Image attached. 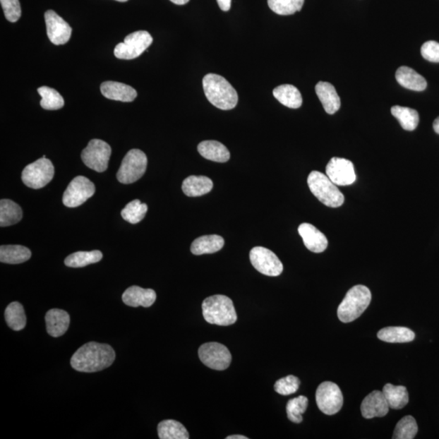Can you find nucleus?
<instances>
[{"mask_svg": "<svg viewBox=\"0 0 439 439\" xmlns=\"http://www.w3.org/2000/svg\"><path fill=\"white\" fill-rule=\"evenodd\" d=\"M116 1L124 3V2H127L128 0H116Z\"/></svg>", "mask_w": 439, "mask_h": 439, "instance_id": "nucleus-47", "label": "nucleus"}, {"mask_svg": "<svg viewBox=\"0 0 439 439\" xmlns=\"http://www.w3.org/2000/svg\"><path fill=\"white\" fill-rule=\"evenodd\" d=\"M217 1L218 6L224 11V12H228L230 8H231L232 0H217Z\"/></svg>", "mask_w": 439, "mask_h": 439, "instance_id": "nucleus-43", "label": "nucleus"}, {"mask_svg": "<svg viewBox=\"0 0 439 439\" xmlns=\"http://www.w3.org/2000/svg\"><path fill=\"white\" fill-rule=\"evenodd\" d=\"M203 88L208 101L217 109L231 110L236 107L238 93L226 78L208 73L203 79Z\"/></svg>", "mask_w": 439, "mask_h": 439, "instance_id": "nucleus-2", "label": "nucleus"}, {"mask_svg": "<svg viewBox=\"0 0 439 439\" xmlns=\"http://www.w3.org/2000/svg\"><path fill=\"white\" fill-rule=\"evenodd\" d=\"M423 58L431 62L439 63V44L435 41H428L421 49Z\"/></svg>", "mask_w": 439, "mask_h": 439, "instance_id": "nucleus-42", "label": "nucleus"}, {"mask_svg": "<svg viewBox=\"0 0 439 439\" xmlns=\"http://www.w3.org/2000/svg\"><path fill=\"white\" fill-rule=\"evenodd\" d=\"M227 439H248V437L243 435H230L227 438Z\"/></svg>", "mask_w": 439, "mask_h": 439, "instance_id": "nucleus-46", "label": "nucleus"}, {"mask_svg": "<svg viewBox=\"0 0 439 439\" xmlns=\"http://www.w3.org/2000/svg\"><path fill=\"white\" fill-rule=\"evenodd\" d=\"M48 39L55 45H64L71 40L72 28L53 10L44 14Z\"/></svg>", "mask_w": 439, "mask_h": 439, "instance_id": "nucleus-15", "label": "nucleus"}, {"mask_svg": "<svg viewBox=\"0 0 439 439\" xmlns=\"http://www.w3.org/2000/svg\"><path fill=\"white\" fill-rule=\"evenodd\" d=\"M304 0H267L269 7L275 13L288 16L299 12L303 6Z\"/></svg>", "mask_w": 439, "mask_h": 439, "instance_id": "nucleus-37", "label": "nucleus"}, {"mask_svg": "<svg viewBox=\"0 0 439 439\" xmlns=\"http://www.w3.org/2000/svg\"><path fill=\"white\" fill-rule=\"evenodd\" d=\"M152 37L145 30H139L127 35L124 42H120L114 49V55L121 60L138 58L152 45Z\"/></svg>", "mask_w": 439, "mask_h": 439, "instance_id": "nucleus-8", "label": "nucleus"}, {"mask_svg": "<svg viewBox=\"0 0 439 439\" xmlns=\"http://www.w3.org/2000/svg\"><path fill=\"white\" fill-rule=\"evenodd\" d=\"M315 401L319 409L326 415L338 414L344 404V395L338 385L325 382L321 383L315 392Z\"/></svg>", "mask_w": 439, "mask_h": 439, "instance_id": "nucleus-10", "label": "nucleus"}, {"mask_svg": "<svg viewBox=\"0 0 439 439\" xmlns=\"http://www.w3.org/2000/svg\"><path fill=\"white\" fill-rule=\"evenodd\" d=\"M224 241L217 234L205 235L192 243L191 253L196 255L216 253L224 247Z\"/></svg>", "mask_w": 439, "mask_h": 439, "instance_id": "nucleus-25", "label": "nucleus"}, {"mask_svg": "<svg viewBox=\"0 0 439 439\" xmlns=\"http://www.w3.org/2000/svg\"><path fill=\"white\" fill-rule=\"evenodd\" d=\"M102 258H103V254L98 250L78 251L66 257L64 260V265L71 267H83L98 263Z\"/></svg>", "mask_w": 439, "mask_h": 439, "instance_id": "nucleus-33", "label": "nucleus"}, {"mask_svg": "<svg viewBox=\"0 0 439 439\" xmlns=\"http://www.w3.org/2000/svg\"><path fill=\"white\" fill-rule=\"evenodd\" d=\"M383 392L387 399L390 409H402L409 404L408 390L404 385H394L390 383L384 385Z\"/></svg>", "mask_w": 439, "mask_h": 439, "instance_id": "nucleus-26", "label": "nucleus"}, {"mask_svg": "<svg viewBox=\"0 0 439 439\" xmlns=\"http://www.w3.org/2000/svg\"><path fill=\"white\" fill-rule=\"evenodd\" d=\"M198 152L203 158L212 160L214 162L226 163L230 158V153L227 148L222 143L208 140L203 141L198 146Z\"/></svg>", "mask_w": 439, "mask_h": 439, "instance_id": "nucleus-23", "label": "nucleus"}, {"mask_svg": "<svg viewBox=\"0 0 439 439\" xmlns=\"http://www.w3.org/2000/svg\"><path fill=\"white\" fill-rule=\"evenodd\" d=\"M171 2L176 5H184L190 1V0H170Z\"/></svg>", "mask_w": 439, "mask_h": 439, "instance_id": "nucleus-44", "label": "nucleus"}, {"mask_svg": "<svg viewBox=\"0 0 439 439\" xmlns=\"http://www.w3.org/2000/svg\"><path fill=\"white\" fill-rule=\"evenodd\" d=\"M308 405V399L303 395L291 399L287 404V414L288 419L294 423H301L302 415L306 411Z\"/></svg>", "mask_w": 439, "mask_h": 439, "instance_id": "nucleus-39", "label": "nucleus"}, {"mask_svg": "<svg viewBox=\"0 0 439 439\" xmlns=\"http://www.w3.org/2000/svg\"><path fill=\"white\" fill-rule=\"evenodd\" d=\"M392 114L405 131H414L419 126V114L414 109L396 105L392 107Z\"/></svg>", "mask_w": 439, "mask_h": 439, "instance_id": "nucleus-34", "label": "nucleus"}, {"mask_svg": "<svg viewBox=\"0 0 439 439\" xmlns=\"http://www.w3.org/2000/svg\"><path fill=\"white\" fill-rule=\"evenodd\" d=\"M371 290L363 285H356L347 291L344 301L338 308L339 319L344 323H349L360 318L371 304Z\"/></svg>", "mask_w": 439, "mask_h": 439, "instance_id": "nucleus-4", "label": "nucleus"}, {"mask_svg": "<svg viewBox=\"0 0 439 439\" xmlns=\"http://www.w3.org/2000/svg\"><path fill=\"white\" fill-rule=\"evenodd\" d=\"M315 93L328 114H335L339 110L341 101L333 85L326 82H320L315 85Z\"/></svg>", "mask_w": 439, "mask_h": 439, "instance_id": "nucleus-21", "label": "nucleus"}, {"mask_svg": "<svg viewBox=\"0 0 439 439\" xmlns=\"http://www.w3.org/2000/svg\"><path fill=\"white\" fill-rule=\"evenodd\" d=\"M310 191L325 206L339 208L344 205L345 198L329 176L318 171H313L308 178Z\"/></svg>", "mask_w": 439, "mask_h": 439, "instance_id": "nucleus-5", "label": "nucleus"}, {"mask_svg": "<svg viewBox=\"0 0 439 439\" xmlns=\"http://www.w3.org/2000/svg\"><path fill=\"white\" fill-rule=\"evenodd\" d=\"M5 320L8 327L15 331L23 330L26 325V315L25 310L19 302H13L8 304L5 309Z\"/></svg>", "mask_w": 439, "mask_h": 439, "instance_id": "nucleus-32", "label": "nucleus"}, {"mask_svg": "<svg viewBox=\"0 0 439 439\" xmlns=\"http://www.w3.org/2000/svg\"><path fill=\"white\" fill-rule=\"evenodd\" d=\"M301 381L293 375H289L277 380L275 385V392L282 395H290L296 393L299 388Z\"/></svg>", "mask_w": 439, "mask_h": 439, "instance_id": "nucleus-40", "label": "nucleus"}, {"mask_svg": "<svg viewBox=\"0 0 439 439\" xmlns=\"http://www.w3.org/2000/svg\"><path fill=\"white\" fill-rule=\"evenodd\" d=\"M203 315L207 323L222 326L231 325L238 317L233 301L222 294L208 297L202 303Z\"/></svg>", "mask_w": 439, "mask_h": 439, "instance_id": "nucleus-3", "label": "nucleus"}, {"mask_svg": "<svg viewBox=\"0 0 439 439\" xmlns=\"http://www.w3.org/2000/svg\"><path fill=\"white\" fill-rule=\"evenodd\" d=\"M419 432V426L414 416H406L403 417L395 426L394 439H412Z\"/></svg>", "mask_w": 439, "mask_h": 439, "instance_id": "nucleus-38", "label": "nucleus"}, {"mask_svg": "<svg viewBox=\"0 0 439 439\" xmlns=\"http://www.w3.org/2000/svg\"><path fill=\"white\" fill-rule=\"evenodd\" d=\"M305 247L314 253H321L328 247V240L323 233L309 223H303L298 228Z\"/></svg>", "mask_w": 439, "mask_h": 439, "instance_id": "nucleus-17", "label": "nucleus"}, {"mask_svg": "<svg viewBox=\"0 0 439 439\" xmlns=\"http://www.w3.org/2000/svg\"><path fill=\"white\" fill-rule=\"evenodd\" d=\"M148 158L141 150L132 149L122 160L116 174L117 180L122 184H131L140 179L145 174Z\"/></svg>", "mask_w": 439, "mask_h": 439, "instance_id": "nucleus-6", "label": "nucleus"}, {"mask_svg": "<svg viewBox=\"0 0 439 439\" xmlns=\"http://www.w3.org/2000/svg\"><path fill=\"white\" fill-rule=\"evenodd\" d=\"M275 97L287 108L296 109L301 108L303 99L301 92L292 85H282L272 92Z\"/></svg>", "mask_w": 439, "mask_h": 439, "instance_id": "nucleus-28", "label": "nucleus"}, {"mask_svg": "<svg viewBox=\"0 0 439 439\" xmlns=\"http://www.w3.org/2000/svg\"><path fill=\"white\" fill-rule=\"evenodd\" d=\"M325 172L336 186H349L356 180L354 165L344 158H332L326 166Z\"/></svg>", "mask_w": 439, "mask_h": 439, "instance_id": "nucleus-14", "label": "nucleus"}, {"mask_svg": "<svg viewBox=\"0 0 439 439\" xmlns=\"http://www.w3.org/2000/svg\"><path fill=\"white\" fill-rule=\"evenodd\" d=\"M4 16L10 23H17L21 16L19 0H0Z\"/></svg>", "mask_w": 439, "mask_h": 439, "instance_id": "nucleus-41", "label": "nucleus"}, {"mask_svg": "<svg viewBox=\"0 0 439 439\" xmlns=\"http://www.w3.org/2000/svg\"><path fill=\"white\" fill-rule=\"evenodd\" d=\"M200 361L214 371H222L230 366L232 356L228 348L218 342H208L199 349Z\"/></svg>", "mask_w": 439, "mask_h": 439, "instance_id": "nucleus-11", "label": "nucleus"}, {"mask_svg": "<svg viewBox=\"0 0 439 439\" xmlns=\"http://www.w3.org/2000/svg\"><path fill=\"white\" fill-rule=\"evenodd\" d=\"M37 93L42 97L40 105L46 110H58L64 105V99L60 93L55 89L48 87H41L37 89Z\"/></svg>", "mask_w": 439, "mask_h": 439, "instance_id": "nucleus-35", "label": "nucleus"}, {"mask_svg": "<svg viewBox=\"0 0 439 439\" xmlns=\"http://www.w3.org/2000/svg\"><path fill=\"white\" fill-rule=\"evenodd\" d=\"M415 333L411 330L400 326H390L379 330L378 338L390 344H404L415 339Z\"/></svg>", "mask_w": 439, "mask_h": 439, "instance_id": "nucleus-29", "label": "nucleus"}, {"mask_svg": "<svg viewBox=\"0 0 439 439\" xmlns=\"http://www.w3.org/2000/svg\"><path fill=\"white\" fill-rule=\"evenodd\" d=\"M395 78L402 87L415 92H422L427 88L425 78L409 67H399L396 71Z\"/></svg>", "mask_w": 439, "mask_h": 439, "instance_id": "nucleus-22", "label": "nucleus"}, {"mask_svg": "<svg viewBox=\"0 0 439 439\" xmlns=\"http://www.w3.org/2000/svg\"><path fill=\"white\" fill-rule=\"evenodd\" d=\"M31 251L20 245H3L0 247V261L2 263L18 265L30 259Z\"/></svg>", "mask_w": 439, "mask_h": 439, "instance_id": "nucleus-27", "label": "nucleus"}, {"mask_svg": "<svg viewBox=\"0 0 439 439\" xmlns=\"http://www.w3.org/2000/svg\"><path fill=\"white\" fill-rule=\"evenodd\" d=\"M250 260L257 271L266 276H279L283 271V265L278 257L272 251L263 247L251 249Z\"/></svg>", "mask_w": 439, "mask_h": 439, "instance_id": "nucleus-13", "label": "nucleus"}, {"mask_svg": "<svg viewBox=\"0 0 439 439\" xmlns=\"http://www.w3.org/2000/svg\"><path fill=\"white\" fill-rule=\"evenodd\" d=\"M100 90L107 99L121 102H132L138 95L136 90L131 85L112 81L102 83Z\"/></svg>", "mask_w": 439, "mask_h": 439, "instance_id": "nucleus-20", "label": "nucleus"}, {"mask_svg": "<svg viewBox=\"0 0 439 439\" xmlns=\"http://www.w3.org/2000/svg\"><path fill=\"white\" fill-rule=\"evenodd\" d=\"M361 414L366 419L383 417L388 414L390 407L383 392L373 390L363 399L361 407Z\"/></svg>", "mask_w": 439, "mask_h": 439, "instance_id": "nucleus-16", "label": "nucleus"}, {"mask_svg": "<svg viewBox=\"0 0 439 439\" xmlns=\"http://www.w3.org/2000/svg\"><path fill=\"white\" fill-rule=\"evenodd\" d=\"M157 299V293L152 289H143L140 287H128L122 294V301L127 306L138 308L151 307Z\"/></svg>", "mask_w": 439, "mask_h": 439, "instance_id": "nucleus-18", "label": "nucleus"}, {"mask_svg": "<svg viewBox=\"0 0 439 439\" xmlns=\"http://www.w3.org/2000/svg\"><path fill=\"white\" fill-rule=\"evenodd\" d=\"M95 186L84 176H78L68 184L64 193L63 203L68 208H77L92 197Z\"/></svg>", "mask_w": 439, "mask_h": 439, "instance_id": "nucleus-12", "label": "nucleus"}, {"mask_svg": "<svg viewBox=\"0 0 439 439\" xmlns=\"http://www.w3.org/2000/svg\"><path fill=\"white\" fill-rule=\"evenodd\" d=\"M47 334L53 338H59L66 333L71 317L64 310L53 308L49 310L45 317Z\"/></svg>", "mask_w": 439, "mask_h": 439, "instance_id": "nucleus-19", "label": "nucleus"}, {"mask_svg": "<svg viewBox=\"0 0 439 439\" xmlns=\"http://www.w3.org/2000/svg\"><path fill=\"white\" fill-rule=\"evenodd\" d=\"M433 130H435V131L439 135V116L438 117L437 119H435V121H433Z\"/></svg>", "mask_w": 439, "mask_h": 439, "instance_id": "nucleus-45", "label": "nucleus"}, {"mask_svg": "<svg viewBox=\"0 0 439 439\" xmlns=\"http://www.w3.org/2000/svg\"><path fill=\"white\" fill-rule=\"evenodd\" d=\"M23 212L17 203L10 200L0 201V227H6L18 223Z\"/></svg>", "mask_w": 439, "mask_h": 439, "instance_id": "nucleus-30", "label": "nucleus"}, {"mask_svg": "<svg viewBox=\"0 0 439 439\" xmlns=\"http://www.w3.org/2000/svg\"><path fill=\"white\" fill-rule=\"evenodd\" d=\"M181 188L186 196H202L212 190L213 183L208 176L193 175L184 181Z\"/></svg>", "mask_w": 439, "mask_h": 439, "instance_id": "nucleus-24", "label": "nucleus"}, {"mask_svg": "<svg viewBox=\"0 0 439 439\" xmlns=\"http://www.w3.org/2000/svg\"><path fill=\"white\" fill-rule=\"evenodd\" d=\"M111 154L109 144L100 139H92L83 150L81 157L88 168L103 173L108 169Z\"/></svg>", "mask_w": 439, "mask_h": 439, "instance_id": "nucleus-9", "label": "nucleus"}, {"mask_svg": "<svg viewBox=\"0 0 439 439\" xmlns=\"http://www.w3.org/2000/svg\"><path fill=\"white\" fill-rule=\"evenodd\" d=\"M148 208L146 203L135 200L128 203L121 211V217L125 221L131 224H138L145 217Z\"/></svg>", "mask_w": 439, "mask_h": 439, "instance_id": "nucleus-36", "label": "nucleus"}, {"mask_svg": "<svg viewBox=\"0 0 439 439\" xmlns=\"http://www.w3.org/2000/svg\"><path fill=\"white\" fill-rule=\"evenodd\" d=\"M115 359L116 353L110 345L90 342L74 353L71 363L76 371L95 373L110 367Z\"/></svg>", "mask_w": 439, "mask_h": 439, "instance_id": "nucleus-1", "label": "nucleus"}, {"mask_svg": "<svg viewBox=\"0 0 439 439\" xmlns=\"http://www.w3.org/2000/svg\"><path fill=\"white\" fill-rule=\"evenodd\" d=\"M54 174V165L50 160L42 157L26 166L21 179L30 188L40 189L50 183Z\"/></svg>", "mask_w": 439, "mask_h": 439, "instance_id": "nucleus-7", "label": "nucleus"}, {"mask_svg": "<svg viewBox=\"0 0 439 439\" xmlns=\"http://www.w3.org/2000/svg\"><path fill=\"white\" fill-rule=\"evenodd\" d=\"M160 439H188L189 433L181 423L174 420H165L158 425Z\"/></svg>", "mask_w": 439, "mask_h": 439, "instance_id": "nucleus-31", "label": "nucleus"}]
</instances>
